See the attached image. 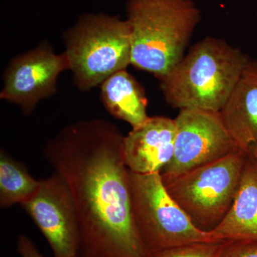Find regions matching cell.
Returning a JSON list of instances; mask_svg holds the SVG:
<instances>
[{"label":"cell","mask_w":257,"mask_h":257,"mask_svg":"<svg viewBox=\"0 0 257 257\" xmlns=\"http://www.w3.org/2000/svg\"><path fill=\"white\" fill-rule=\"evenodd\" d=\"M216 257H257V240L223 241Z\"/></svg>","instance_id":"obj_16"},{"label":"cell","mask_w":257,"mask_h":257,"mask_svg":"<svg viewBox=\"0 0 257 257\" xmlns=\"http://www.w3.org/2000/svg\"><path fill=\"white\" fill-rule=\"evenodd\" d=\"M248 61L224 40L207 37L160 79L161 89L175 109L220 112Z\"/></svg>","instance_id":"obj_3"},{"label":"cell","mask_w":257,"mask_h":257,"mask_svg":"<svg viewBox=\"0 0 257 257\" xmlns=\"http://www.w3.org/2000/svg\"><path fill=\"white\" fill-rule=\"evenodd\" d=\"M99 87L103 105L116 119L135 128L150 118L145 89L126 69L112 74Z\"/></svg>","instance_id":"obj_13"},{"label":"cell","mask_w":257,"mask_h":257,"mask_svg":"<svg viewBox=\"0 0 257 257\" xmlns=\"http://www.w3.org/2000/svg\"><path fill=\"white\" fill-rule=\"evenodd\" d=\"M18 251L21 257H45L39 251L33 241L26 235L19 236Z\"/></svg>","instance_id":"obj_17"},{"label":"cell","mask_w":257,"mask_h":257,"mask_svg":"<svg viewBox=\"0 0 257 257\" xmlns=\"http://www.w3.org/2000/svg\"><path fill=\"white\" fill-rule=\"evenodd\" d=\"M248 151L251 152L253 156L257 159V145H252V146L250 147V148L248 149Z\"/></svg>","instance_id":"obj_18"},{"label":"cell","mask_w":257,"mask_h":257,"mask_svg":"<svg viewBox=\"0 0 257 257\" xmlns=\"http://www.w3.org/2000/svg\"><path fill=\"white\" fill-rule=\"evenodd\" d=\"M248 152L238 150L175 177L162 179L171 197L199 229L211 231L224 219L234 201Z\"/></svg>","instance_id":"obj_6"},{"label":"cell","mask_w":257,"mask_h":257,"mask_svg":"<svg viewBox=\"0 0 257 257\" xmlns=\"http://www.w3.org/2000/svg\"><path fill=\"white\" fill-rule=\"evenodd\" d=\"M134 222L145 256L162 250L202 242H223L193 224L166 189L161 173L130 171Z\"/></svg>","instance_id":"obj_5"},{"label":"cell","mask_w":257,"mask_h":257,"mask_svg":"<svg viewBox=\"0 0 257 257\" xmlns=\"http://www.w3.org/2000/svg\"><path fill=\"white\" fill-rule=\"evenodd\" d=\"M131 64L159 79L182 60L202 14L193 0H128Z\"/></svg>","instance_id":"obj_2"},{"label":"cell","mask_w":257,"mask_h":257,"mask_svg":"<svg viewBox=\"0 0 257 257\" xmlns=\"http://www.w3.org/2000/svg\"><path fill=\"white\" fill-rule=\"evenodd\" d=\"M63 40L69 70L80 90L100 86L131 64V28L126 19L84 14L64 32Z\"/></svg>","instance_id":"obj_4"},{"label":"cell","mask_w":257,"mask_h":257,"mask_svg":"<svg viewBox=\"0 0 257 257\" xmlns=\"http://www.w3.org/2000/svg\"><path fill=\"white\" fill-rule=\"evenodd\" d=\"M69 69L65 54H56L48 42H42L10 61L0 99L17 104L25 115L32 114L40 101L57 92L59 76Z\"/></svg>","instance_id":"obj_8"},{"label":"cell","mask_w":257,"mask_h":257,"mask_svg":"<svg viewBox=\"0 0 257 257\" xmlns=\"http://www.w3.org/2000/svg\"><path fill=\"white\" fill-rule=\"evenodd\" d=\"M222 242L191 243L183 246L167 248L150 253L145 257H216Z\"/></svg>","instance_id":"obj_15"},{"label":"cell","mask_w":257,"mask_h":257,"mask_svg":"<svg viewBox=\"0 0 257 257\" xmlns=\"http://www.w3.org/2000/svg\"><path fill=\"white\" fill-rule=\"evenodd\" d=\"M40 180L34 178L25 165L15 160L5 150L0 151V207L23 204L40 188Z\"/></svg>","instance_id":"obj_14"},{"label":"cell","mask_w":257,"mask_h":257,"mask_svg":"<svg viewBox=\"0 0 257 257\" xmlns=\"http://www.w3.org/2000/svg\"><path fill=\"white\" fill-rule=\"evenodd\" d=\"M211 231L219 241L257 240V159L249 151L232 204Z\"/></svg>","instance_id":"obj_11"},{"label":"cell","mask_w":257,"mask_h":257,"mask_svg":"<svg viewBox=\"0 0 257 257\" xmlns=\"http://www.w3.org/2000/svg\"><path fill=\"white\" fill-rule=\"evenodd\" d=\"M40 182L37 194L22 207L47 239L54 257H76L78 221L68 186L55 172Z\"/></svg>","instance_id":"obj_9"},{"label":"cell","mask_w":257,"mask_h":257,"mask_svg":"<svg viewBox=\"0 0 257 257\" xmlns=\"http://www.w3.org/2000/svg\"><path fill=\"white\" fill-rule=\"evenodd\" d=\"M175 121V152L161 172L162 179L175 177L241 150L225 126L220 112L182 109Z\"/></svg>","instance_id":"obj_7"},{"label":"cell","mask_w":257,"mask_h":257,"mask_svg":"<svg viewBox=\"0 0 257 257\" xmlns=\"http://www.w3.org/2000/svg\"><path fill=\"white\" fill-rule=\"evenodd\" d=\"M124 135L107 120L65 126L43 157L65 181L79 226L76 257H145L134 222Z\"/></svg>","instance_id":"obj_1"},{"label":"cell","mask_w":257,"mask_h":257,"mask_svg":"<svg viewBox=\"0 0 257 257\" xmlns=\"http://www.w3.org/2000/svg\"><path fill=\"white\" fill-rule=\"evenodd\" d=\"M220 114L240 149L257 145V62L248 61Z\"/></svg>","instance_id":"obj_12"},{"label":"cell","mask_w":257,"mask_h":257,"mask_svg":"<svg viewBox=\"0 0 257 257\" xmlns=\"http://www.w3.org/2000/svg\"><path fill=\"white\" fill-rule=\"evenodd\" d=\"M175 119L150 116L144 124L124 136V162L136 174L161 173L172 160L175 152Z\"/></svg>","instance_id":"obj_10"}]
</instances>
